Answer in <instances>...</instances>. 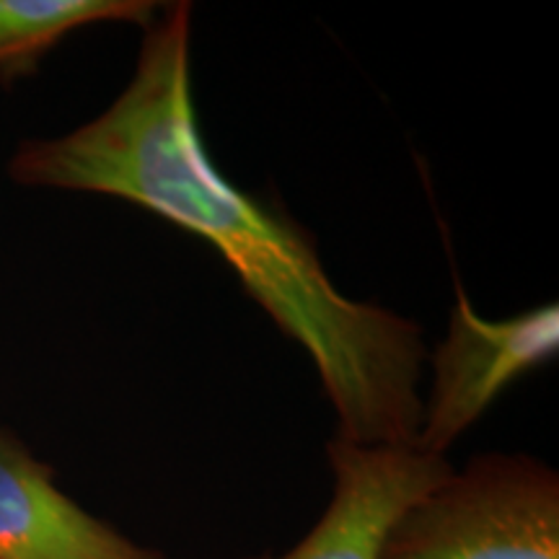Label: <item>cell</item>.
Listing matches in <instances>:
<instances>
[{"instance_id": "obj_1", "label": "cell", "mask_w": 559, "mask_h": 559, "mask_svg": "<svg viewBox=\"0 0 559 559\" xmlns=\"http://www.w3.org/2000/svg\"><path fill=\"white\" fill-rule=\"evenodd\" d=\"M160 9L122 94L66 135L24 140L9 177L132 202L207 241L277 330L306 349L337 415V438L415 445L428 358L423 326L345 296L309 230L215 169L192 94V3Z\"/></svg>"}, {"instance_id": "obj_2", "label": "cell", "mask_w": 559, "mask_h": 559, "mask_svg": "<svg viewBox=\"0 0 559 559\" xmlns=\"http://www.w3.org/2000/svg\"><path fill=\"white\" fill-rule=\"evenodd\" d=\"M379 559H559V474L526 453L477 456L402 510Z\"/></svg>"}, {"instance_id": "obj_3", "label": "cell", "mask_w": 559, "mask_h": 559, "mask_svg": "<svg viewBox=\"0 0 559 559\" xmlns=\"http://www.w3.org/2000/svg\"><path fill=\"white\" fill-rule=\"evenodd\" d=\"M449 332L432 349V386L423 396L415 449L445 456L510 383L559 353V309L544 304L510 319H485L461 283Z\"/></svg>"}, {"instance_id": "obj_4", "label": "cell", "mask_w": 559, "mask_h": 559, "mask_svg": "<svg viewBox=\"0 0 559 559\" xmlns=\"http://www.w3.org/2000/svg\"><path fill=\"white\" fill-rule=\"evenodd\" d=\"M326 456L334 489L324 515L285 555L251 559H379L402 510L453 472L449 459L415 445L386 449L334 438Z\"/></svg>"}, {"instance_id": "obj_5", "label": "cell", "mask_w": 559, "mask_h": 559, "mask_svg": "<svg viewBox=\"0 0 559 559\" xmlns=\"http://www.w3.org/2000/svg\"><path fill=\"white\" fill-rule=\"evenodd\" d=\"M0 559H166L83 510L16 436L0 428Z\"/></svg>"}, {"instance_id": "obj_6", "label": "cell", "mask_w": 559, "mask_h": 559, "mask_svg": "<svg viewBox=\"0 0 559 559\" xmlns=\"http://www.w3.org/2000/svg\"><path fill=\"white\" fill-rule=\"evenodd\" d=\"M164 3L153 0H0V81L32 75L62 39L83 26L148 29Z\"/></svg>"}]
</instances>
